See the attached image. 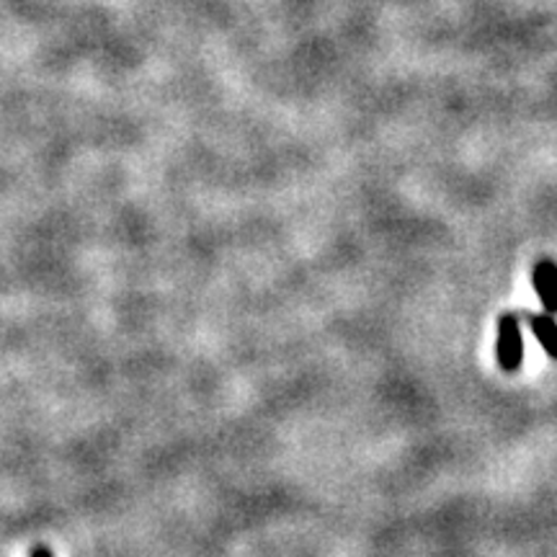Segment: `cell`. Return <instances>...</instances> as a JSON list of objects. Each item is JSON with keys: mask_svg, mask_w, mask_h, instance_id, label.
<instances>
[{"mask_svg": "<svg viewBox=\"0 0 557 557\" xmlns=\"http://www.w3.org/2000/svg\"><path fill=\"white\" fill-rule=\"evenodd\" d=\"M498 364L504 372H517L524 359V341H521V320L513 312L498 318Z\"/></svg>", "mask_w": 557, "mask_h": 557, "instance_id": "6da1fadb", "label": "cell"}, {"mask_svg": "<svg viewBox=\"0 0 557 557\" xmlns=\"http://www.w3.org/2000/svg\"><path fill=\"white\" fill-rule=\"evenodd\" d=\"M532 284L537 297L542 299V308L547 315H557V267L553 261H540L532 269Z\"/></svg>", "mask_w": 557, "mask_h": 557, "instance_id": "7a4b0ae2", "label": "cell"}, {"mask_svg": "<svg viewBox=\"0 0 557 557\" xmlns=\"http://www.w3.org/2000/svg\"><path fill=\"white\" fill-rule=\"evenodd\" d=\"M529 325H532L534 338L540 341L542 348L549 354V357L557 359V323L553 315H527Z\"/></svg>", "mask_w": 557, "mask_h": 557, "instance_id": "3957f363", "label": "cell"}, {"mask_svg": "<svg viewBox=\"0 0 557 557\" xmlns=\"http://www.w3.org/2000/svg\"><path fill=\"white\" fill-rule=\"evenodd\" d=\"M32 557H54V555H52L50 547H37V549H34V553H32Z\"/></svg>", "mask_w": 557, "mask_h": 557, "instance_id": "277c9868", "label": "cell"}]
</instances>
